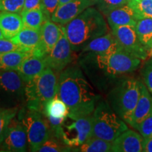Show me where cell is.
<instances>
[{"instance_id": "obj_1", "label": "cell", "mask_w": 152, "mask_h": 152, "mask_svg": "<svg viewBox=\"0 0 152 152\" xmlns=\"http://www.w3.org/2000/svg\"><path fill=\"white\" fill-rule=\"evenodd\" d=\"M141 61L122 49L104 54L80 53L78 65L96 88L105 91L135 71Z\"/></svg>"}, {"instance_id": "obj_2", "label": "cell", "mask_w": 152, "mask_h": 152, "mask_svg": "<svg viewBox=\"0 0 152 152\" xmlns=\"http://www.w3.org/2000/svg\"><path fill=\"white\" fill-rule=\"evenodd\" d=\"M57 95L68 106V117L91 115L100 99L79 65L68 66L58 77Z\"/></svg>"}, {"instance_id": "obj_3", "label": "cell", "mask_w": 152, "mask_h": 152, "mask_svg": "<svg viewBox=\"0 0 152 152\" xmlns=\"http://www.w3.org/2000/svg\"><path fill=\"white\" fill-rule=\"evenodd\" d=\"M64 27L72 49L75 52H81L85 46L95 38L109 33L104 14L92 7L85 9Z\"/></svg>"}, {"instance_id": "obj_4", "label": "cell", "mask_w": 152, "mask_h": 152, "mask_svg": "<svg viewBox=\"0 0 152 152\" xmlns=\"http://www.w3.org/2000/svg\"><path fill=\"white\" fill-rule=\"evenodd\" d=\"M140 93V80L125 77L118 81L107 94V102L111 109L128 125L137 104Z\"/></svg>"}, {"instance_id": "obj_5", "label": "cell", "mask_w": 152, "mask_h": 152, "mask_svg": "<svg viewBox=\"0 0 152 152\" xmlns=\"http://www.w3.org/2000/svg\"><path fill=\"white\" fill-rule=\"evenodd\" d=\"M57 91V73L47 66L41 74L26 83V106L44 113L45 104L56 96Z\"/></svg>"}, {"instance_id": "obj_6", "label": "cell", "mask_w": 152, "mask_h": 152, "mask_svg": "<svg viewBox=\"0 0 152 152\" xmlns=\"http://www.w3.org/2000/svg\"><path fill=\"white\" fill-rule=\"evenodd\" d=\"M92 136L112 142L125 130L127 123L105 101H99L92 113Z\"/></svg>"}, {"instance_id": "obj_7", "label": "cell", "mask_w": 152, "mask_h": 152, "mask_svg": "<svg viewBox=\"0 0 152 152\" xmlns=\"http://www.w3.org/2000/svg\"><path fill=\"white\" fill-rule=\"evenodd\" d=\"M18 119L26 129L30 151L37 152L41 146L53 135L48 119L42 112L26 106L20 109Z\"/></svg>"}, {"instance_id": "obj_8", "label": "cell", "mask_w": 152, "mask_h": 152, "mask_svg": "<svg viewBox=\"0 0 152 152\" xmlns=\"http://www.w3.org/2000/svg\"><path fill=\"white\" fill-rule=\"evenodd\" d=\"M26 83L16 71L0 69V106L15 107L26 102Z\"/></svg>"}, {"instance_id": "obj_9", "label": "cell", "mask_w": 152, "mask_h": 152, "mask_svg": "<svg viewBox=\"0 0 152 152\" xmlns=\"http://www.w3.org/2000/svg\"><path fill=\"white\" fill-rule=\"evenodd\" d=\"M92 114L64 120L61 130V138L71 148L78 147L92 137Z\"/></svg>"}, {"instance_id": "obj_10", "label": "cell", "mask_w": 152, "mask_h": 152, "mask_svg": "<svg viewBox=\"0 0 152 152\" xmlns=\"http://www.w3.org/2000/svg\"><path fill=\"white\" fill-rule=\"evenodd\" d=\"M65 32V27L61 26L60 38L52 50L45 58L48 67L51 68L57 74L64 71L76 58Z\"/></svg>"}, {"instance_id": "obj_11", "label": "cell", "mask_w": 152, "mask_h": 152, "mask_svg": "<svg viewBox=\"0 0 152 152\" xmlns=\"http://www.w3.org/2000/svg\"><path fill=\"white\" fill-rule=\"evenodd\" d=\"M111 28L112 34L123 50L140 60L144 61L149 57V53L139 40L134 27L122 26H113Z\"/></svg>"}, {"instance_id": "obj_12", "label": "cell", "mask_w": 152, "mask_h": 152, "mask_svg": "<svg viewBox=\"0 0 152 152\" xmlns=\"http://www.w3.org/2000/svg\"><path fill=\"white\" fill-rule=\"evenodd\" d=\"M29 149L26 129L19 121H11L4 140L0 144V151L26 152Z\"/></svg>"}, {"instance_id": "obj_13", "label": "cell", "mask_w": 152, "mask_h": 152, "mask_svg": "<svg viewBox=\"0 0 152 152\" xmlns=\"http://www.w3.org/2000/svg\"><path fill=\"white\" fill-rule=\"evenodd\" d=\"M61 26L52 20H47L40 28V42L32 54L45 58L59 39Z\"/></svg>"}, {"instance_id": "obj_14", "label": "cell", "mask_w": 152, "mask_h": 152, "mask_svg": "<svg viewBox=\"0 0 152 152\" xmlns=\"http://www.w3.org/2000/svg\"><path fill=\"white\" fill-rule=\"evenodd\" d=\"M92 6H94L92 0H72L58 6L51 17V20L61 26H66Z\"/></svg>"}, {"instance_id": "obj_15", "label": "cell", "mask_w": 152, "mask_h": 152, "mask_svg": "<svg viewBox=\"0 0 152 152\" xmlns=\"http://www.w3.org/2000/svg\"><path fill=\"white\" fill-rule=\"evenodd\" d=\"M144 137L140 132L128 129L112 142L113 152H142Z\"/></svg>"}, {"instance_id": "obj_16", "label": "cell", "mask_w": 152, "mask_h": 152, "mask_svg": "<svg viewBox=\"0 0 152 152\" xmlns=\"http://www.w3.org/2000/svg\"><path fill=\"white\" fill-rule=\"evenodd\" d=\"M152 111V94L142 81H140V93L137 104L131 118L129 125L137 129Z\"/></svg>"}, {"instance_id": "obj_17", "label": "cell", "mask_w": 152, "mask_h": 152, "mask_svg": "<svg viewBox=\"0 0 152 152\" xmlns=\"http://www.w3.org/2000/svg\"><path fill=\"white\" fill-rule=\"evenodd\" d=\"M122 49L123 48L117 41L116 38L114 37L111 32L95 38L84 47L80 53L91 52L94 54H104L115 52Z\"/></svg>"}, {"instance_id": "obj_18", "label": "cell", "mask_w": 152, "mask_h": 152, "mask_svg": "<svg viewBox=\"0 0 152 152\" xmlns=\"http://www.w3.org/2000/svg\"><path fill=\"white\" fill-rule=\"evenodd\" d=\"M110 27L130 26L135 27L139 18L128 4L109 11L104 15Z\"/></svg>"}, {"instance_id": "obj_19", "label": "cell", "mask_w": 152, "mask_h": 152, "mask_svg": "<svg viewBox=\"0 0 152 152\" xmlns=\"http://www.w3.org/2000/svg\"><path fill=\"white\" fill-rule=\"evenodd\" d=\"M47 67L45 58L31 54L23 61L17 72L26 83L41 74Z\"/></svg>"}, {"instance_id": "obj_20", "label": "cell", "mask_w": 152, "mask_h": 152, "mask_svg": "<svg viewBox=\"0 0 152 152\" xmlns=\"http://www.w3.org/2000/svg\"><path fill=\"white\" fill-rule=\"evenodd\" d=\"M23 28L21 15L17 13L0 11V30L4 38L11 39Z\"/></svg>"}, {"instance_id": "obj_21", "label": "cell", "mask_w": 152, "mask_h": 152, "mask_svg": "<svg viewBox=\"0 0 152 152\" xmlns=\"http://www.w3.org/2000/svg\"><path fill=\"white\" fill-rule=\"evenodd\" d=\"M11 40L18 45L20 50L32 54L40 42V30L23 27Z\"/></svg>"}, {"instance_id": "obj_22", "label": "cell", "mask_w": 152, "mask_h": 152, "mask_svg": "<svg viewBox=\"0 0 152 152\" xmlns=\"http://www.w3.org/2000/svg\"><path fill=\"white\" fill-rule=\"evenodd\" d=\"M31 54L24 51L15 50L12 52L0 54V65L1 69L16 71L21 65L23 61Z\"/></svg>"}, {"instance_id": "obj_23", "label": "cell", "mask_w": 152, "mask_h": 152, "mask_svg": "<svg viewBox=\"0 0 152 152\" xmlns=\"http://www.w3.org/2000/svg\"><path fill=\"white\" fill-rule=\"evenodd\" d=\"M134 28L140 43L149 54L152 48V18L140 19Z\"/></svg>"}, {"instance_id": "obj_24", "label": "cell", "mask_w": 152, "mask_h": 152, "mask_svg": "<svg viewBox=\"0 0 152 152\" xmlns=\"http://www.w3.org/2000/svg\"><path fill=\"white\" fill-rule=\"evenodd\" d=\"M112 142L92 136L78 147L72 148L75 152H109L111 151Z\"/></svg>"}, {"instance_id": "obj_25", "label": "cell", "mask_w": 152, "mask_h": 152, "mask_svg": "<svg viewBox=\"0 0 152 152\" xmlns=\"http://www.w3.org/2000/svg\"><path fill=\"white\" fill-rule=\"evenodd\" d=\"M44 113L46 116L65 119L68 115L69 111L64 101L56 94L45 104Z\"/></svg>"}, {"instance_id": "obj_26", "label": "cell", "mask_w": 152, "mask_h": 152, "mask_svg": "<svg viewBox=\"0 0 152 152\" xmlns=\"http://www.w3.org/2000/svg\"><path fill=\"white\" fill-rule=\"evenodd\" d=\"M20 15L23 23V27L35 30H40L44 23L47 20L42 9L23 11Z\"/></svg>"}, {"instance_id": "obj_27", "label": "cell", "mask_w": 152, "mask_h": 152, "mask_svg": "<svg viewBox=\"0 0 152 152\" xmlns=\"http://www.w3.org/2000/svg\"><path fill=\"white\" fill-rule=\"evenodd\" d=\"M18 111V106L3 107L0 106V144L4 140L9 125Z\"/></svg>"}, {"instance_id": "obj_28", "label": "cell", "mask_w": 152, "mask_h": 152, "mask_svg": "<svg viewBox=\"0 0 152 152\" xmlns=\"http://www.w3.org/2000/svg\"><path fill=\"white\" fill-rule=\"evenodd\" d=\"M72 151V148L64 143L59 137L52 135L44 143L38 152H68Z\"/></svg>"}, {"instance_id": "obj_29", "label": "cell", "mask_w": 152, "mask_h": 152, "mask_svg": "<svg viewBox=\"0 0 152 152\" xmlns=\"http://www.w3.org/2000/svg\"><path fill=\"white\" fill-rule=\"evenodd\" d=\"M128 4L136 13L139 20L152 18V0H129Z\"/></svg>"}, {"instance_id": "obj_30", "label": "cell", "mask_w": 152, "mask_h": 152, "mask_svg": "<svg viewBox=\"0 0 152 152\" xmlns=\"http://www.w3.org/2000/svg\"><path fill=\"white\" fill-rule=\"evenodd\" d=\"M96 9L99 10L104 16L109 11L127 4L129 0H92Z\"/></svg>"}, {"instance_id": "obj_31", "label": "cell", "mask_w": 152, "mask_h": 152, "mask_svg": "<svg viewBox=\"0 0 152 152\" xmlns=\"http://www.w3.org/2000/svg\"><path fill=\"white\" fill-rule=\"evenodd\" d=\"M25 0H0V11L21 14Z\"/></svg>"}, {"instance_id": "obj_32", "label": "cell", "mask_w": 152, "mask_h": 152, "mask_svg": "<svg viewBox=\"0 0 152 152\" xmlns=\"http://www.w3.org/2000/svg\"><path fill=\"white\" fill-rule=\"evenodd\" d=\"M142 82L152 94V57L146 61L141 69Z\"/></svg>"}, {"instance_id": "obj_33", "label": "cell", "mask_w": 152, "mask_h": 152, "mask_svg": "<svg viewBox=\"0 0 152 152\" xmlns=\"http://www.w3.org/2000/svg\"><path fill=\"white\" fill-rule=\"evenodd\" d=\"M136 130H137L144 138L152 137V111L138 125Z\"/></svg>"}, {"instance_id": "obj_34", "label": "cell", "mask_w": 152, "mask_h": 152, "mask_svg": "<svg viewBox=\"0 0 152 152\" xmlns=\"http://www.w3.org/2000/svg\"><path fill=\"white\" fill-rule=\"evenodd\" d=\"M58 7V0H41V8L47 20L51 17Z\"/></svg>"}, {"instance_id": "obj_35", "label": "cell", "mask_w": 152, "mask_h": 152, "mask_svg": "<svg viewBox=\"0 0 152 152\" xmlns=\"http://www.w3.org/2000/svg\"><path fill=\"white\" fill-rule=\"evenodd\" d=\"M20 49L18 45L13 42L11 39L1 38L0 39V54L12 52V51Z\"/></svg>"}, {"instance_id": "obj_36", "label": "cell", "mask_w": 152, "mask_h": 152, "mask_svg": "<svg viewBox=\"0 0 152 152\" xmlns=\"http://www.w3.org/2000/svg\"><path fill=\"white\" fill-rule=\"evenodd\" d=\"M33 9H42L41 0H25L23 11L33 10Z\"/></svg>"}, {"instance_id": "obj_37", "label": "cell", "mask_w": 152, "mask_h": 152, "mask_svg": "<svg viewBox=\"0 0 152 152\" xmlns=\"http://www.w3.org/2000/svg\"><path fill=\"white\" fill-rule=\"evenodd\" d=\"M142 151L152 152V137L143 139V142H142Z\"/></svg>"}, {"instance_id": "obj_38", "label": "cell", "mask_w": 152, "mask_h": 152, "mask_svg": "<svg viewBox=\"0 0 152 152\" xmlns=\"http://www.w3.org/2000/svg\"><path fill=\"white\" fill-rule=\"evenodd\" d=\"M71 1H72V0H58V6L64 4L69 2Z\"/></svg>"}, {"instance_id": "obj_39", "label": "cell", "mask_w": 152, "mask_h": 152, "mask_svg": "<svg viewBox=\"0 0 152 152\" xmlns=\"http://www.w3.org/2000/svg\"><path fill=\"white\" fill-rule=\"evenodd\" d=\"M1 38H4L3 37V35H2V33H1V30H0V39H1Z\"/></svg>"}, {"instance_id": "obj_40", "label": "cell", "mask_w": 152, "mask_h": 152, "mask_svg": "<svg viewBox=\"0 0 152 152\" xmlns=\"http://www.w3.org/2000/svg\"><path fill=\"white\" fill-rule=\"evenodd\" d=\"M149 57H152V48H151V51H150V52H149Z\"/></svg>"}, {"instance_id": "obj_41", "label": "cell", "mask_w": 152, "mask_h": 152, "mask_svg": "<svg viewBox=\"0 0 152 152\" xmlns=\"http://www.w3.org/2000/svg\"><path fill=\"white\" fill-rule=\"evenodd\" d=\"M0 69H1V65H0Z\"/></svg>"}]
</instances>
